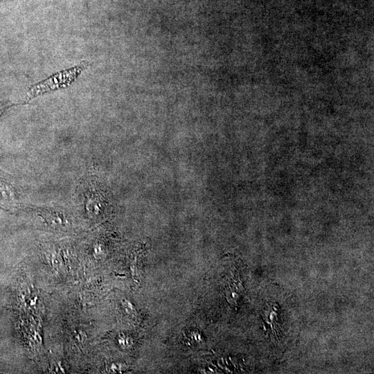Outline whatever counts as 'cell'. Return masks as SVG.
<instances>
[{"label": "cell", "instance_id": "cell-3", "mask_svg": "<svg viewBox=\"0 0 374 374\" xmlns=\"http://www.w3.org/2000/svg\"><path fill=\"white\" fill-rule=\"evenodd\" d=\"M87 62H82L75 66L60 71L32 85L27 91V100H30L46 93L69 87L75 82L82 71L87 68Z\"/></svg>", "mask_w": 374, "mask_h": 374}, {"label": "cell", "instance_id": "cell-4", "mask_svg": "<svg viewBox=\"0 0 374 374\" xmlns=\"http://www.w3.org/2000/svg\"><path fill=\"white\" fill-rule=\"evenodd\" d=\"M8 107L9 105L8 103H0V116L2 114L4 110Z\"/></svg>", "mask_w": 374, "mask_h": 374}, {"label": "cell", "instance_id": "cell-5", "mask_svg": "<svg viewBox=\"0 0 374 374\" xmlns=\"http://www.w3.org/2000/svg\"><path fill=\"white\" fill-rule=\"evenodd\" d=\"M0 1H6V0H0ZM8 1H10V0H8Z\"/></svg>", "mask_w": 374, "mask_h": 374}, {"label": "cell", "instance_id": "cell-2", "mask_svg": "<svg viewBox=\"0 0 374 374\" xmlns=\"http://www.w3.org/2000/svg\"><path fill=\"white\" fill-rule=\"evenodd\" d=\"M17 209L53 230H69L73 224L71 211L59 204H21Z\"/></svg>", "mask_w": 374, "mask_h": 374}, {"label": "cell", "instance_id": "cell-1", "mask_svg": "<svg viewBox=\"0 0 374 374\" xmlns=\"http://www.w3.org/2000/svg\"><path fill=\"white\" fill-rule=\"evenodd\" d=\"M100 181L96 171L90 168L81 177L73 193L75 208L90 222L103 216L108 205Z\"/></svg>", "mask_w": 374, "mask_h": 374}]
</instances>
